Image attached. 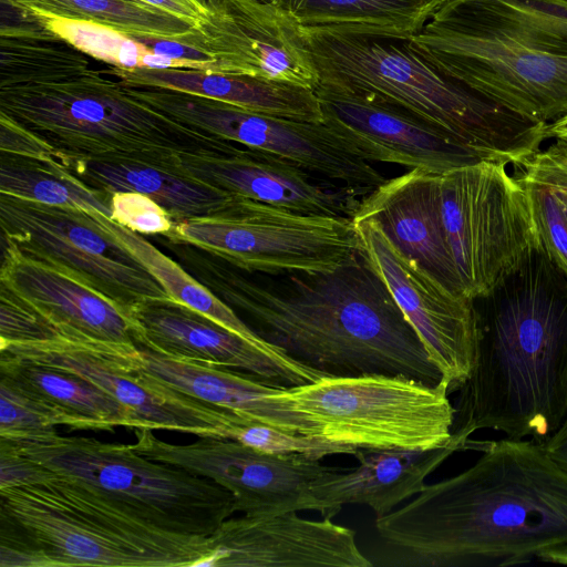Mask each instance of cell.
I'll return each mask as SVG.
<instances>
[{
	"instance_id": "cell-1",
	"label": "cell",
	"mask_w": 567,
	"mask_h": 567,
	"mask_svg": "<svg viewBox=\"0 0 567 567\" xmlns=\"http://www.w3.org/2000/svg\"><path fill=\"white\" fill-rule=\"evenodd\" d=\"M200 282L265 342L324 377L442 374L365 250L331 271L265 274L186 254Z\"/></svg>"
},
{
	"instance_id": "cell-2",
	"label": "cell",
	"mask_w": 567,
	"mask_h": 567,
	"mask_svg": "<svg viewBox=\"0 0 567 567\" xmlns=\"http://www.w3.org/2000/svg\"><path fill=\"white\" fill-rule=\"evenodd\" d=\"M465 471L377 516L404 566H514L567 544V470L530 439L470 441Z\"/></svg>"
},
{
	"instance_id": "cell-3",
	"label": "cell",
	"mask_w": 567,
	"mask_h": 567,
	"mask_svg": "<svg viewBox=\"0 0 567 567\" xmlns=\"http://www.w3.org/2000/svg\"><path fill=\"white\" fill-rule=\"evenodd\" d=\"M0 29V113L55 158L133 161L176 169L186 154H230L241 144L184 124L92 68L87 55L38 24Z\"/></svg>"
},
{
	"instance_id": "cell-4",
	"label": "cell",
	"mask_w": 567,
	"mask_h": 567,
	"mask_svg": "<svg viewBox=\"0 0 567 567\" xmlns=\"http://www.w3.org/2000/svg\"><path fill=\"white\" fill-rule=\"evenodd\" d=\"M473 301L476 360L452 435L493 430L545 443L567 420V275L540 245Z\"/></svg>"
},
{
	"instance_id": "cell-5",
	"label": "cell",
	"mask_w": 567,
	"mask_h": 567,
	"mask_svg": "<svg viewBox=\"0 0 567 567\" xmlns=\"http://www.w3.org/2000/svg\"><path fill=\"white\" fill-rule=\"evenodd\" d=\"M408 41L447 78L529 121L567 116V0H444Z\"/></svg>"
},
{
	"instance_id": "cell-6",
	"label": "cell",
	"mask_w": 567,
	"mask_h": 567,
	"mask_svg": "<svg viewBox=\"0 0 567 567\" xmlns=\"http://www.w3.org/2000/svg\"><path fill=\"white\" fill-rule=\"evenodd\" d=\"M302 32L318 72L316 87L398 106L482 159L515 166L547 141V124L447 78L409 41Z\"/></svg>"
},
{
	"instance_id": "cell-7",
	"label": "cell",
	"mask_w": 567,
	"mask_h": 567,
	"mask_svg": "<svg viewBox=\"0 0 567 567\" xmlns=\"http://www.w3.org/2000/svg\"><path fill=\"white\" fill-rule=\"evenodd\" d=\"M0 545L35 567H205L210 536L167 530L82 480L45 468L0 488Z\"/></svg>"
},
{
	"instance_id": "cell-8",
	"label": "cell",
	"mask_w": 567,
	"mask_h": 567,
	"mask_svg": "<svg viewBox=\"0 0 567 567\" xmlns=\"http://www.w3.org/2000/svg\"><path fill=\"white\" fill-rule=\"evenodd\" d=\"M0 443L33 463L100 488L148 522L171 532L210 536L236 511L233 494L216 482L150 460L131 444L63 436L55 430Z\"/></svg>"
},
{
	"instance_id": "cell-9",
	"label": "cell",
	"mask_w": 567,
	"mask_h": 567,
	"mask_svg": "<svg viewBox=\"0 0 567 567\" xmlns=\"http://www.w3.org/2000/svg\"><path fill=\"white\" fill-rule=\"evenodd\" d=\"M279 398L302 416L310 436L355 449L429 450L452 441L455 410L445 382L400 375L323 377L284 388Z\"/></svg>"
},
{
	"instance_id": "cell-10",
	"label": "cell",
	"mask_w": 567,
	"mask_h": 567,
	"mask_svg": "<svg viewBox=\"0 0 567 567\" xmlns=\"http://www.w3.org/2000/svg\"><path fill=\"white\" fill-rule=\"evenodd\" d=\"M164 236L265 274L331 271L364 250L351 218L305 215L235 195L216 212L174 221Z\"/></svg>"
},
{
	"instance_id": "cell-11",
	"label": "cell",
	"mask_w": 567,
	"mask_h": 567,
	"mask_svg": "<svg viewBox=\"0 0 567 567\" xmlns=\"http://www.w3.org/2000/svg\"><path fill=\"white\" fill-rule=\"evenodd\" d=\"M445 236L464 292L474 299L542 245L527 193L508 164L482 159L439 176Z\"/></svg>"
},
{
	"instance_id": "cell-12",
	"label": "cell",
	"mask_w": 567,
	"mask_h": 567,
	"mask_svg": "<svg viewBox=\"0 0 567 567\" xmlns=\"http://www.w3.org/2000/svg\"><path fill=\"white\" fill-rule=\"evenodd\" d=\"M2 241L100 291L124 309L148 298H171L161 282L94 210L0 194Z\"/></svg>"
},
{
	"instance_id": "cell-13",
	"label": "cell",
	"mask_w": 567,
	"mask_h": 567,
	"mask_svg": "<svg viewBox=\"0 0 567 567\" xmlns=\"http://www.w3.org/2000/svg\"><path fill=\"white\" fill-rule=\"evenodd\" d=\"M128 87L140 100L184 124L281 156L364 196L386 181L323 122L261 114L173 90Z\"/></svg>"
},
{
	"instance_id": "cell-14",
	"label": "cell",
	"mask_w": 567,
	"mask_h": 567,
	"mask_svg": "<svg viewBox=\"0 0 567 567\" xmlns=\"http://www.w3.org/2000/svg\"><path fill=\"white\" fill-rule=\"evenodd\" d=\"M136 346L56 338L0 342V352L83 377L130 409L143 427L229 439L236 425L251 421L135 370L127 353Z\"/></svg>"
},
{
	"instance_id": "cell-15",
	"label": "cell",
	"mask_w": 567,
	"mask_h": 567,
	"mask_svg": "<svg viewBox=\"0 0 567 567\" xmlns=\"http://www.w3.org/2000/svg\"><path fill=\"white\" fill-rule=\"evenodd\" d=\"M131 446L143 456L209 478L228 489L236 511L247 515L317 511L313 483L333 467L299 453L258 451L237 441L203 436L190 444L159 440L148 427H135Z\"/></svg>"
},
{
	"instance_id": "cell-16",
	"label": "cell",
	"mask_w": 567,
	"mask_h": 567,
	"mask_svg": "<svg viewBox=\"0 0 567 567\" xmlns=\"http://www.w3.org/2000/svg\"><path fill=\"white\" fill-rule=\"evenodd\" d=\"M353 223L369 259L441 372L449 393L457 391L476 360L478 328L473 299L452 292L403 256L375 223Z\"/></svg>"
},
{
	"instance_id": "cell-17",
	"label": "cell",
	"mask_w": 567,
	"mask_h": 567,
	"mask_svg": "<svg viewBox=\"0 0 567 567\" xmlns=\"http://www.w3.org/2000/svg\"><path fill=\"white\" fill-rule=\"evenodd\" d=\"M206 7L192 40L214 61L213 73L317 86L306 38L288 10L261 0H208Z\"/></svg>"
},
{
	"instance_id": "cell-18",
	"label": "cell",
	"mask_w": 567,
	"mask_h": 567,
	"mask_svg": "<svg viewBox=\"0 0 567 567\" xmlns=\"http://www.w3.org/2000/svg\"><path fill=\"white\" fill-rule=\"evenodd\" d=\"M128 313L137 327L136 344L174 359L239 369L278 388L324 377L288 357L258 348L172 298L143 299Z\"/></svg>"
},
{
	"instance_id": "cell-19",
	"label": "cell",
	"mask_w": 567,
	"mask_h": 567,
	"mask_svg": "<svg viewBox=\"0 0 567 567\" xmlns=\"http://www.w3.org/2000/svg\"><path fill=\"white\" fill-rule=\"evenodd\" d=\"M315 92L323 123L369 162L441 175L482 161L475 152L398 106L322 87Z\"/></svg>"
},
{
	"instance_id": "cell-20",
	"label": "cell",
	"mask_w": 567,
	"mask_h": 567,
	"mask_svg": "<svg viewBox=\"0 0 567 567\" xmlns=\"http://www.w3.org/2000/svg\"><path fill=\"white\" fill-rule=\"evenodd\" d=\"M176 171L228 194L305 215L352 219L364 197L289 159L244 145L230 154L183 155Z\"/></svg>"
},
{
	"instance_id": "cell-21",
	"label": "cell",
	"mask_w": 567,
	"mask_h": 567,
	"mask_svg": "<svg viewBox=\"0 0 567 567\" xmlns=\"http://www.w3.org/2000/svg\"><path fill=\"white\" fill-rule=\"evenodd\" d=\"M205 567H370L355 532L331 518L306 519L297 512L229 517L210 535Z\"/></svg>"
},
{
	"instance_id": "cell-22",
	"label": "cell",
	"mask_w": 567,
	"mask_h": 567,
	"mask_svg": "<svg viewBox=\"0 0 567 567\" xmlns=\"http://www.w3.org/2000/svg\"><path fill=\"white\" fill-rule=\"evenodd\" d=\"M0 285L30 305L59 338L136 344L128 311L75 277L2 241Z\"/></svg>"
},
{
	"instance_id": "cell-23",
	"label": "cell",
	"mask_w": 567,
	"mask_h": 567,
	"mask_svg": "<svg viewBox=\"0 0 567 567\" xmlns=\"http://www.w3.org/2000/svg\"><path fill=\"white\" fill-rule=\"evenodd\" d=\"M439 176L414 168L386 179L362 198L352 220L375 223L403 256L465 295L445 236Z\"/></svg>"
},
{
	"instance_id": "cell-24",
	"label": "cell",
	"mask_w": 567,
	"mask_h": 567,
	"mask_svg": "<svg viewBox=\"0 0 567 567\" xmlns=\"http://www.w3.org/2000/svg\"><path fill=\"white\" fill-rule=\"evenodd\" d=\"M437 449H358L359 465L342 471L333 467L317 480L311 494L322 517H334L346 504L371 507L377 516L389 514L394 506L425 488V478L447 457L467 450L471 441L452 435Z\"/></svg>"
},
{
	"instance_id": "cell-25",
	"label": "cell",
	"mask_w": 567,
	"mask_h": 567,
	"mask_svg": "<svg viewBox=\"0 0 567 567\" xmlns=\"http://www.w3.org/2000/svg\"><path fill=\"white\" fill-rule=\"evenodd\" d=\"M127 359L135 370L173 390L280 431L310 436L308 422L278 396L282 388L257 375L174 359L143 346L130 351Z\"/></svg>"
},
{
	"instance_id": "cell-26",
	"label": "cell",
	"mask_w": 567,
	"mask_h": 567,
	"mask_svg": "<svg viewBox=\"0 0 567 567\" xmlns=\"http://www.w3.org/2000/svg\"><path fill=\"white\" fill-rule=\"evenodd\" d=\"M106 71L132 87L173 90L215 99L261 114L323 122V112L315 90L292 83L190 69L110 66Z\"/></svg>"
},
{
	"instance_id": "cell-27",
	"label": "cell",
	"mask_w": 567,
	"mask_h": 567,
	"mask_svg": "<svg viewBox=\"0 0 567 567\" xmlns=\"http://www.w3.org/2000/svg\"><path fill=\"white\" fill-rule=\"evenodd\" d=\"M0 380L42 403L60 425L93 431L143 427L130 409L75 373L0 352Z\"/></svg>"
},
{
	"instance_id": "cell-28",
	"label": "cell",
	"mask_w": 567,
	"mask_h": 567,
	"mask_svg": "<svg viewBox=\"0 0 567 567\" xmlns=\"http://www.w3.org/2000/svg\"><path fill=\"white\" fill-rule=\"evenodd\" d=\"M87 186L112 195L142 193L159 204L174 221L205 216L234 195L192 179L178 171L133 161L58 158Z\"/></svg>"
},
{
	"instance_id": "cell-29",
	"label": "cell",
	"mask_w": 567,
	"mask_h": 567,
	"mask_svg": "<svg viewBox=\"0 0 567 567\" xmlns=\"http://www.w3.org/2000/svg\"><path fill=\"white\" fill-rule=\"evenodd\" d=\"M444 0H296L287 6L302 31L408 41Z\"/></svg>"
},
{
	"instance_id": "cell-30",
	"label": "cell",
	"mask_w": 567,
	"mask_h": 567,
	"mask_svg": "<svg viewBox=\"0 0 567 567\" xmlns=\"http://www.w3.org/2000/svg\"><path fill=\"white\" fill-rule=\"evenodd\" d=\"M94 216L106 231L140 259L172 299L203 313L258 348L287 357L259 338L234 309L138 233L130 230L101 213L94 212Z\"/></svg>"
},
{
	"instance_id": "cell-31",
	"label": "cell",
	"mask_w": 567,
	"mask_h": 567,
	"mask_svg": "<svg viewBox=\"0 0 567 567\" xmlns=\"http://www.w3.org/2000/svg\"><path fill=\"white\" fill-rule=\"evenodd\" d=\"M0 194L112 216V195L87 186L54 158L0 152Z\"/></svg>"
},
{
	"instance_id": "cell-32",
	"label": "cell",
	"mask_w": 567,
	"mask_h": 567,
	"mask_svg": "<svg viewBox=\"0 0 567 567\" xmlns=\"http://www.w3.org/2000/svg\"><path fill=\"white\" fill-rule=\"evenodd\" d=\"M20 13L44 11L111 27L132 38L184 40L195 29L168 12L135 0H2Z\"/></svg>"
},
{
	"instance_id": "cell-33",
	"label": "cell",
	"mask_w": 567,
	"mask_h": 567,
	"mask_svg": "<svg viewBox=\"0 0 567 567\" xmlns=\"http://www.w3.org/2000/svg\"><path fill=\"white\" fill-rule=\"evenodd\" d=\"M20 14L85 55L110 66L154 69L157 64L158 55L145 44L105 24L44 11Z\"/></svg>"
},
{
	"instance_id": "cell-34",
	"label": "cell",
	"mask_w": 567,
	"mask_h": 567,
	"mask_svg": "<svg viewBox=\"0 0 567 567\" xmlns=\"http://www.w3.org/2000/svg\"><path fill=\"white\" fill-rule=\"evenodd\" d=\"M58 417L42 403L0 380V437L29 439L54 431Z\"/></svg>"
},
{
	"instance_id": "cell-35",
	"label": "cell",
	"mask_w": 567,
	"mask_h": 567,
	"mask_svg": "<svg viewBox=\"0 0 567 567\" xmlns=\"http://www.w3.org/2000/svg\"><path fill=\"white\" fill-rule=\"evenodd\" d=\"M59 338L55 328L30 305L0 285V342Z\"/></svg>"
},
{
	"instance_id": "cell-36",
	"label": "cell",
	"mask_w": 567,
	"mask_h": 567,
	"mask_svg": "<svg viewBox=\"0 0 567 567\" xmlns=\"http://www.w3.org/2000/svg\"><path fill=\"white\" fill-rule=\"evenodd\" d=\"M111 219L138 234L166 235L174 220L151 197L137 192H116L111 198Z\"/></svg>"
},
{
	"instance_id": "cell-37",
	"label": "cell",
	"mask_w": 567,
	"mask_h": 567,
	"mask_svg": "<svg viewBox=\"0 0 567 567\" xmlns=\"http://www.w3.org/2000/svg\"><path fill=\"white\" fill-rule=\"evenodd\" d=\"M0 150L39 159H56L55 152L47 143L2 113H0Z\"/></svg>"
},
{
	"instance_id": "cell-38",
	"label": "cell",
	"mask_w": 567,
	"mask_h": 567,
	"mask_svg": "<svg viewBox=\"0 0 567 567\" xmlns=\"http://www.w3.org/2000/svg\"><path fill=\"white\" fill-rule=\"evenodd\" d=\"M538 154L554 181L567 221V145L551 141L546 147H540Z\"/></svg>"
},
{
	"instance_id": "cell-39",
	"label": "cell",
	"mask_w": 567,
	"mask_h": 567,
	"mask_svg": "<svg viewBox=\"0 0 567 567\" xmlns=\"http://www.w3.org/2000/svg\"><path fill=\"white\" fill-rule=\"evenodd\" d=\"M158 8L199 30L207 18V7L199 0H135Z\"/></svg>"
},
{
	"instance_id": "cell-40",
	"label": "cell",
	"mask_w": 567,
	"mask_h": 567,
	"mask_svg": "<svg viewBox=\"0 0 567 567\" xmlns=\"http://www.w3.org/2000/svg\"><path fill=\"white\" fill-rule=\"evenodd\" d=\"M548 453L567 470V420L544 443Z\"/></svg>"
},
{
	"instance_id": "cell-41",
	"label": "cell",
	"mask_w": 567,
	"mask_h": 567,
	"mask_svg": "<svg viewBox=\"0 0 567 567\" xmlns=\"http://www.w3.org/2000/svg\"><path fill=\"white\" fill-rule=\"evenodd\" d=\"M546 137L567 145V116L549 123L546 127Z\"/></svg>"
},
{
	"instance_id": "cell-42",
	"label": "cell",
	"mask_w": 567,
	"mask_h": 567,
	"mask_svg": "<svg viewBox=\"0 0 567 567\" xmlns=\"http://www.w3.org/2000/svg\"><path fill=\"white\" fill-rule=\"evenodd\" d=\"M538 560L567 565V544L543 553Z\"/></svg>"
},
{
	"instance_id": "cell-43",
	"label": "cell",
	"mask_w": 567,
	"mask_h": 567,
	"mask_svg": "<svg viewBox=\"0 0 567 567\" xmlns=\"http://www.w3.org/2000/svg\"><path fill=\"white\" fill-rule=\"evenodd\" d=\"M293 1H296V0H277L276 3H278L280 7H282L285 9L287 6H289Z\"/></svg>"
},
{
	"instance_id": "cell-44",
	"label": "cell",
	"mask_w": 567,
	"mask_h": 567,
	"mask_svg": "<svg viewBox=\"0 0 567 567\" xmlns=\"http://www.w3.org/2000/svg\"><path fill=\"white\" fill-rule=\"evenodd\" d=\"M261 1H266V2H277V0H261Z\"/></svg>"
},
{
	"instance_id": "cell-45",
	"label": "cell",
	"mask_w": 567,
	"mask_h": 567,
	"mask_svg": "<svg viewBox=\"0 0 567 567\" xmlns=\"http://www.w3.org/2000/svg\"><path fill=\"white\" fill-rule=\"evenodd\" d=\"M199 1L203 2L205 6L208 2V0H199Z\"/></svg>"
},
{
	"instance_id": "cell-46",
	"label": "cell",
	"mask_w": 567,
	"mask_h": 567,
	"mask_svg": "<svg viewBox=\"0 0 567 567\" xmlns=\"http://www.w3.org/2000/svg\"><path fill=\"white\" fill-rule=\"evenodd\" d=\"M426 1H432V0H426Z\"/></svg>"
}]
</instances>
